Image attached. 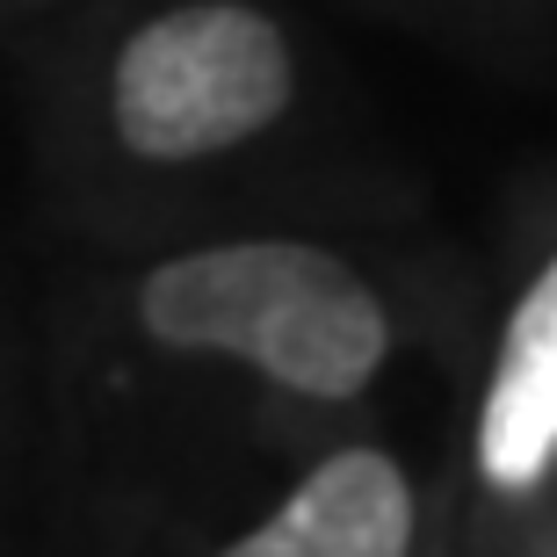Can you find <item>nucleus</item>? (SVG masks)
Returning a JSON list of instances; mask_svg holds the SVG:
<instances>
[{
	"label": "nucleus",
	"mask_w": 557,
	"mask_h": 557,
	"mask_svg": "<svg viewBox=\"0 0 557 557\" xmlns=\"http://www.w3.org/2000/svg\"><path fill=\"white\" fill-rule=\"evenodd\" d=\"M138 319L160 348L239 355L305 398H355L392 348L376 289L326 247L297 239H239L160 261L138 283Z\"/></svg>",
	"instance_id": "1"
},
{
	"label": "nucleus",
	"mask_w": 557,
	"mask_h": 557,
	"mask_svg": "<svg viewBox=\"0 0 557 557\" xmlns=\"http://www.w3.org/2000/svg\"><path fill=\"white\" fill-rule=\"evenodd\" d=\"M289 109V51L269 15L239 0H196L145 22L116 59L109 116L138 160L182 166L247 145Z\"/></svg>",
	"instance_id": "2"
},
{
	"label": "nucleus",
	"mask_w": 557,
	"mask_h": 557,
	"mask_svg": "<svg viewBox=\"0 0 557 557\" xmlns=\"http://www.w3.org/2000/svg\"><path fill=\"white\" fill-rule=\"evenodd\" d=\"M413 485L384 449H341L275 507L253 536L218 557H406Z\"/></svg>",
	"instance_id": "3"
},
{
	"label": "nucleus",
	"mask_w": 557,
	"mask_h": 557,
	"mask_svg": "<svg viewBox=\"0 0 557 557\" xmlns=\"http://www.w3.org/2000/svg\"><path fill=\"white\" fill-rule=\"evenodd\" d=\"M557 456V261L529 283V297L507 319L493 362V392L478 420V463L493 485L521 493Z\"/></svg>",
	"instance_id": "4"
}]
</instances>
